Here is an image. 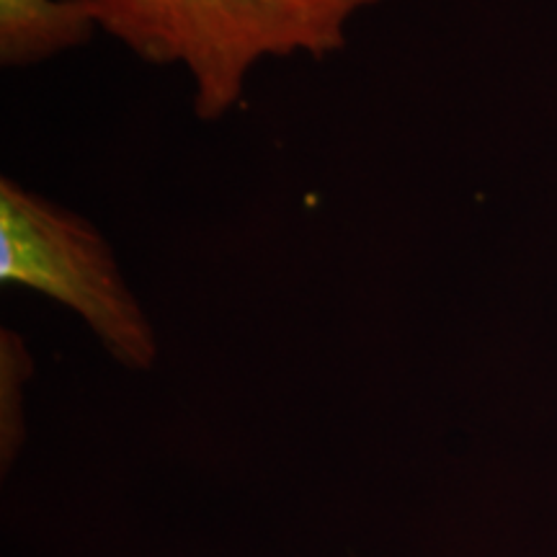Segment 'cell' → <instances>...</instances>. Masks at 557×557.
<instances>
[{"label": "cell", "instance_id": "obj_2", "mask_svg": "<svg viewBox=\"0 0 557 557\" xmlns=\"http://www.w3.org/2000/svg\"><path fill=\"white\" fill-rule=\"evenodd\" d=\"M0 278L78 312L124 367L156 364V331L103 235L11 178L0 181Z\"/></svg>", "mask_w": 557, "mask_h": 557}, {"label": "cell", "instance_id": "obj_3", "mask_svg": "<svg viewBox=\"0 0 557 557\" xmlns=\"http://www.w3.org/2000/svg\"><path fill=\"white\" fill-rule=\"evenodd\" d=\"M99 29L81 0H0V62L32 65Z\"/></svg>", "mask_w": 557, "mask_h": 557}, {"label": "cell", "instance_id": "obj_1", "mask_svg": "<svg viewBox=\"0 0 557 557\" xmlns=\"http://www.w3.org/2000/svg\"><path fill=\"white\" fill-rule=\"evenodd\" d=\"M96 26L137 58L184 65L199 120H220L243 99L250 67L305 52L344 50L346 24L380 0H81Z\"/></svg>", "mask_w": 557, "mask_h": 557}]
</instances>
